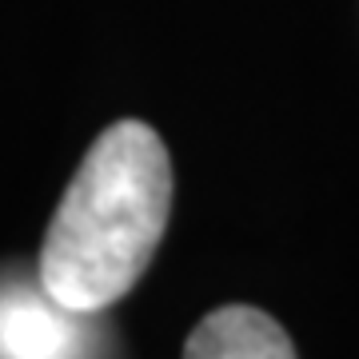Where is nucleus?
Masks as SVG:
<instances>
[{
  "label": "nucleus",
  "instance_id": "nucleus-1",
  "mask_svg": "<svg viewBox=\"0 0 359 359\" xmlns=\"http://www.w3.org/2000/svg\"><path fill=\"white\" fill-rule=\"evenodd\" d=\"M172 212V160L144 120L96 136L56 204L36 276L56 304L100 316L136 287Z\"/></svg>",
  "mask_w": 359,
  "mask_h": 359
},
{
  "label": "nucleus",
  "instance_id": "nucleus-2",
  "mask_svg": "<svg viewBox=\"0 0 359 359\" xmlns=\"http://www.w3.org/2000/svg\"><path fill=\"white\" fill-rule=\"evenodd\" d=\"M92 320L56 304L48 287L36 280L0 283V355L13 359H48V355H88Z\"/></svg>",
  "mask_w": 359,
  "mask_h": 359
},
{
  "label": "nucleus",
  "instance_id": "nucleus-3",
  "mask_svg": "<svg viewBox=\"0 0 359 359\" xmlns=\"http://www.w3.org/2000/svg\"><path fill=\"white\" fill-rule=\"evenodd\" d=\"M188 359H292L295 344L268 311L228 304L208 311L184 344Z\"/></svg>",
  "mask_w": 359,
  "mask_h": 359
}]
</instances>
